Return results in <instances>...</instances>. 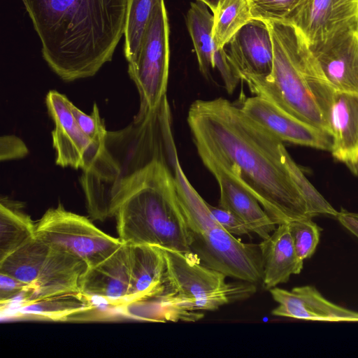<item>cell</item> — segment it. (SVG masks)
Instances as JSON below:
<instances>
[{
  "instance_id": "obj_36",
  "label": "cell",
  "mask_w": 358,
  "mask_h": 358,
  "mask_svg": "<svg viewBox=\"0 0 358 358\" xmlns=\"http://www.w3.org/2000/svg\"><path fill=\"white\" fill-rule=\"evenodd\" d=\"M204 3L213 12L216 8L220 0H197Z\"/></svg>"
},
{
  "instance_id": "obj_22",
  "label": "cell",
  "mask_w": 358,
  "mask_h": 358,
  "mask_svg": "<svg viewBox=\"0 0 358 358\" xmlns=\"http://www.w3.org/2000/svg\"><path fill=\"white\" fill-rule=\"evenodd\" d=\"M259 247L265 289L287 282L292 275L299 274L303 269V261L296 252L288 223L278 224L268 238L262 239Z\"/></svg>"
},
{
  "instance_id": "obj_26",
  "label": "cell",
  "mask_w": 358,
  "mask_h": 358,
  "mask_svg": "<svg viewBox=\"0 0 358 358\" xmlns=\"http://www.w3.org/2000/svg\"><path fill=\"white\" fill-rule=\"evenodd\" d=\"M212 13V37L218 50L224 49L234 34L253 19L248 0H220Z\"/></svg>"
},
{
  "instance_id": "obj_15",
  "label": "cell",
  "mask_w": 358,
  "mask_h": 358,
  "mask_svg": "<svg viewBox=\"0 0 358 358\" xmlns=\"http://www.w3.org/2000/svg\"><path fill=\"white\" fill-rule=\"evenodd\" d=\"M358 21V0H305L284 22L293 24L310 47Z\"/></svg>"
},
{
  "instance_id": "obj_16",
  "label": "cell",
  "mask_w": 358,
  "mask_h": 358,
  "mask_svg": "<svg viewBox=\"0 0 358 358\" xmlns=\"http://www.w3.org/2000/svg\"><path fill=\"white\" fill-rule=\"evenodd\" d=\"M269 292L278 306L271 314L297 320L358 322V312L327 300L314 287H296L291 291L275 287Z\"/></svg>"
},
{
  "instance_id": "obj_30",
  "label": "cell",
  "mask_w": 358,
  "mask_h": 358,
  "mask_svg": "<svg viewBox=\"0 0 358 358\" xmlns=\"http://www.w3.org/2000/svg\"><path fill=\"white\" fill-rule=\"evenodd\" d=\"M253 19L285 21L305 0H248Z\"/></svg>"
},
{
  "instance_id": "obj_21",
  "label": "cell",
  "mask_w": 358,
  "mask_h": 358,
  "mask_svg": "<svg viewBox=\"0 0 358 358\" xmlns=\"http://www.w3.org/2000/svg\"><path fill=\"white\" fill-rule=\"evenodd\" d=\"M130 289L127 305L158 297L164 288L166 259L162 249L129 245Z\"/></svg>"
},
{
  "instance_id": "obj_9",
  "label": "cell",
  "mask_w": 358,
  "mask_h": 358,
  "mask_svg": "<svg viewBox=\"0 0 358 358\" xmlns=\"http://www.w3.org/2000/svg\"><path fill=\"white\" fill-rule=\"evenodd\" d=\"M36 237L50 247L73 254L88 267L99 264L123 243L97 228L89 219L62 204L49 208L36 223Z\"/></svg>"
},
{
  "instance_id": "obj_13",
  "label": "cell",
  "mask_w": 358,
  "mask_h": 358,
  "mask_svg": "<svg viewBox=\"0 0 358 358\" xmlns=\"http://www.w3.org/2000/svg\"><path fill=\"white\" fill-rule=\"evenodd\" d=\"M198 155L204 166L216 179L220 189L219 206L238 216L262 239L268 238L277 224L257 199L227 168L206 152Z\"/></svg>"
},
{
  "instance_id": "obj_3",
  "label": "cell",
  "mask_w": 358,
  "mask_h": 358,
  "mask_svg": "<svg viewBox=\"0 0 358 358\" xmlns=\"http://www.w3.org/2000/svg\"><path fill=\"white\" fill-rule=\"evenodd\" d=\"M177 158L166 96L145 119L107 131L103 148L80 178L89 215L99 221L115 217L120 190L131 176L154 160L173 169Z\"/></svg>"
},
{
  "instance_id": "obj_23",
  "label": "cell",
  "mask_w": 358,
  "mask_h": 358,
  "mask_svg": "<svg viewBox=\"0 0 358 358\" xmlns=\"http://www.w3.org/2000/svg\"><path fill=\"white\" fill-rule=\"evenodd\" d=\"M92 308L90 296L81 292H66L22 304L17 315L38 320H64Z\"/></svg>"
},
{
  "instance_id": "obj_5",
  "label": "cell",
  "mask_w": 358,
  "mask_h": 358,
  "mask_svg": "<svg viewBox=\"0 0 358 358\" xmlns=\"http://www.w3.org/2000/svg\"><path fill=\"white\" fill-rule=\"evenodd\" d=\"M115 217L123 243L191 252L173 171L163 161L154 160L124 184Z\"/></svg>"
},
{
  "instance_id": "obj_8",
  "label": "cell",
  "mask_w": 358,
  "mask_h": 358,
  "mask_svg": "<svg viewBox=\"0 0 358 358\" xmlns=\"http://www.w3.org/2000/svg\"><path fill=\"white\" fill-rule=\"evenodd\" d=\"M169 26L164 0L156 3L138 53L128 64V73L137 88L140 107L134 121L153 113L166 96L169 71Z\"/></svg>"
},
{
  "instance_id": "obj_6",
  "label": "cell",
  "mask_w": 358,
  "mask_h": 358,
  "mask_svg": "<svg viewBox=\"0 0 358 358\" xmlns=\"http://www.w3.org/2000/svg\"><path fill=\"white\" fill-rule=\"evenodd\" d=\"M162 249L166 259L164 288L154 299L165 321H196L203 316L201 311L215 310L257 291L256 284L249 282H227V275L203 264L192 252Z\"/></svg>"
},
{
  "instance_id": "obj_28",
  "label": "cell",
  "mask_w": 358,
  "mask_h": 358,
  "mask_svg": "<svg viewBox=\"0 0 358 358\" xmlns=\"http://www.w3.org/2000/svg\"><path fill=\"white\" fill-rule=\"evenodd\" d=\"M291 176L303 196L311 217L319 215L336 217V210L308 180L301 168L291 157L288 163Z\"/></svg>"
},
{
  "instance_id": "obj_4",
  "label": "cell",
  "mask_w": 358,
  "mask_h": 358,
  "mask_svg": "<svg viewBox=\"0 0 358 358\" xmlns=\"http://www.w3.org/2000/svg\"><path fill=\"white\" fill-rule=\"evenodd\" d=\"M265 22L273 48L271 72L264 78L243 81L255 95L268 99L292 116L331 135L327 113L335 90L293 24Z\"/></svg>"
},
{
  "instance_id": "obj_29",
  "label": "cell",
  "mask_w": 358,
  "mask_h": 358,
  "mask_svg": "<svg viewBox=\"0 0 358 358\" xmlns=\"http://www.w3.org/2000/svg\"><path fill=\"white\" fill-rule=\"evenodd\" d=\"M287 223L298 257L303 261L310 258L319 243L322 229L310 217Z\"/></svg>"
},
{
  "instance_id": "obj_19",
  "label": "cell",
  "mask_w": 358,
  "mask_h": 358,
  "mask_svg": "<svg viewBox=\"0 0 358 358\" xmlns=\"http://www.w3.org/2000/svg\"><path fill=\"white\" fill-rule=\"evenodd\" d=\"M327 122L333 157L358 176V94L335 90Z\"/></svg>"
},
{
  "instance_id": "obj_25",
  "label": "cell",
  "mask_w": 358,
  "mask_h": 358,
  "mask_svg": "<svg viewBox=\"0 0 358 358\" xmlns=\"http://www.w3.org/2000/svg\"><path fill=\"white\" fill-rule=\"evenodd\" d=\"M49 251L50 246L35 237L0 261V273L16 278L28 289L36 281Z\"/></svg>"
},
{
  "instance_id": "obj_27",
  "label": "cell",
  "mask_w": 358,
  "mask_h": 358,
  "mask_svg": "<svg viewBox=\"0 0 358 358\" xmlns=\"http://www.w3.org/2000/svg\"><path fill=\"white\" fill-rule=\"evenodd\" d=\"M159 0H128L124 27V53L129 63L138 53L152 10Z\"/></svg>"
},
{
  "instance_id": "obj_33",
  "label": "cell",
  "mask_w": 358,
  "mask_h": 358,
  "mask_svg": "<svg viewBox=\"0 0 358 358\" xmlns=\"http://www.w3.org/2000/svg\"><path fill=\"white\" fill-rule=\"evenodd\" d=\"M29 150L25 143L15 135H5L0 138V159L8 161L27 156Z\"/></svg>"
},
{
  "instance_id": "obj_34",
  "label": "cell",
  "mask_w": 358,
  "mask_h": 358,
  "mask_svg": "<svg viewBox=\"0 0 358 358\" xmlns=\"http://www.w3.org/2000/svg\"><path fill=\"white\" fill-rule=\"evenodd\" d=\"M27 289V286L16 278L3 273H0V302L1 308L10 303L11 301L21 295Z\"/></svg>"
},
{
  "instance_id": "obj_2",
  "label": "cell",
  "mask_w": 358,
  "mask_h": 358,
  "mask_svg": "<svg viewBox=\"0 0 358 358\" xmlns=\"http://www.w3.org/2000/svg\"><path fill=\"white\" fill-rule=\"evenodd\" d=\"M50 69L71 82L112 60L124 33L128 0H20Z\"/></svg>"
},
{
  "instance_id": "obj_18",
  "label": "cell",
  "mask_w": 358,
  "mask_h": 358,
  "mask_svg": "<svg viewBox=\"0 0 358 358\" xmlns=\"http://www.w3.org/2000/svg\"><path fill=\"white\" fill-rule=\"evenodd\" d=\"M129 289V247L125 243L99 264L88 268L80 286V291L85 295L101 298L112 305L127 304Z\"/></svg>"
},
{
  "instance_id": "obj_32",
  "label": "cell",
  "mask_w": 358,
  "mask_h": 358,
  "mask_svg": "<svg viewBox=\"0 0 358 358\" xmlns=\"http://www.w3.org/2000/svg\"><path fill=\"white\" fill-rule=\"evenodd\" d=\"M208 206L215 220L229 234L233 236H243L251 232L247 225L232 212L209 203Z\"/></svg>"
},
{
  "instance_id": "obj_11",
  "label": "cell",
  "mask_w": 358,
  "mask_h": 358,
  "mask_svg": "<svg viewBox=\"0 0 358 358\" xmlns=\"http://www.w3.org/2000/svg\"><path fill=\"white\" fill-rule=\"evenodd\" d=\"M243 112L282 142L331 151L328 133L289 114L272 101L255 95L239 105Z\"/></svg>"
},
{
  "instance_id": "obj_1",
  "label": "cell",
  "mask_w": 358,
  "mask_h": 358,
  "mask_svg": "<svg viewBox=\"0 0 358 358\" xmlns=\"http://www.w3.org/2000/svg\"><path fill=\"white\" fill-rule=\"evenodd\" d=\"M187 123L197 152L207 153L232 172L277 225L312 218L288 167L283 142L222 97L198 99Z\"/></svg>"
},
{
  "instance_id": "obj_7",
  "label": "cell",
  "mask_w": 358,
  "mask_h": 358,
  "mask_svg": "<svg viewBox=\"0 0 358 358\" xmlns=\"http://www.w3.org/2000/svg\"><path fill=\"white\" fill-rule=\"evenodd\" d=\"M173 175L180 208L191 238L190 250L205 266L239 280L257 284L263 279L259 245L241 242L215 220L208 203L193 187L178 158Z\"/></svg>"
},
{
  "instance_id": "obj_17",
  "label": "cell",
  "mask_w": 358,
  "mask_h": 358,
  "mask_svg": "<svg viewBox=\"0 0 358 358\" xmlns=\"http://www.w3.org/2000/svg\"><path fill=\"white\" fill-rule=\"evenodd\" d=\"M213 16L200 1L191 2L186 16L187 30L193 43L201 73L208 78L217 68L229 94L234 92L241 80L229 64L225 50H218L212 37Z\"/></svg>"
},
{
  "instance_id": "obj_12",
  "label": "cell",
  "mask_w": 358,
  "mask_h": 358,
  "mask_svg": "<svg viewBox=\"0 0 358 358\" xmlns=\"http://www.w3.org/2000/svg\"><path fill=\"white\" fill-rule=\"evenodd\" d=\"M310 48L336 91L358 94V21Z\"/></svg>"
},
{
  "instance_id": "obj_35",
  "label": "cell",
  "mask_w": 358,
  "mask_h": 358,
  "mask_svg": "<svg viewBox=\"0 0 358 358\" xmlns=\"http://www.w3.org/2000/svg\"><path fill=\"white\" fill-rule=\"evenodd\" d=\"M336 217L347 230L358 238V213L342 208Z\"/></svg>"
},
{
  "instance_id": "obj_20",
  "label": "cell",
  "mask_w": 358,
  "mask_h": 358,
  "mask_svg": "<svg viewBox=\"0 0 358 358\" xmlns=\"http://www.w3.org/2000/svg\"><path fill=\"white\" fill-rule=\"evenodd\" d=\"M88 268L87 263L77 256L50 247L36 281L21 296L22 304L63 293L79 292L81 279Z\"/></svg>"
},
{
  "instance_id": "obj_10",
  "label": "cell",
  "mask_w": 358,
  "mask_h": 358,
  "mask_svg": "<svg viewBox=\"0 0 358 358\" xmlns=\"http://www.w3.org/2000/svg\"><path fill=\"white\" fill-rule=\"evenodd\" d=\"M45 103L55 126L52 138L56 164L88 170L103 146L94 143L81 131L71 112V102L66 96L50 90Z\"/></svg>"
},
{
  "instance_id": "obj_14",
  "label": "cell",
  "mask_w": 358,
  "mask_h": 358,
  "mask_svg": "<svg viewBox=\"0 0 358 358\" xmlns=\"http://www.w3.org/2000/svg\"><path fill=\"white\" fill-rule=\"evenodd\" d=\"M224 50L229 64L241 80L264 78L271 72L273 48L265 21L252 19L234 34Z\"/></svg>"
},
{
  "instance_id": "obj_31",
  "label": "cell",
  "mask_w": 358,
  "mask_h": 358,
  "mask_svg": "<svg viewBox=\"0 0 358 358\" xmlns=\"http://www.w3.org/2000/svg\"><path fill=\"white\" fill-rule=\"evenodd\" d=\"M71 110L81 131L94 143L103 146L108 131L99 115L96 103L93 104L90 115L83 113L72 102Z\"/></svg>"
},
{
  "instance_id": "obj_24",
  "label": "cell",
  "mask_w": 358,
  "mask_h": 358,
  "mask_svg": "<svg viewBox=\"0 0 358 358\" xmlns=\"http://www.w3.org/2000/svg\"><path fill=\"white\" fill-rule=\"evenodd\" d=\"M36 237V223L17 204H0V261Z\"/></svg>"
}]
</instances>
